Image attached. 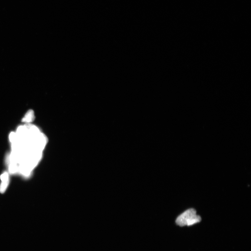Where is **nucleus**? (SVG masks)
<instances>
[{
  "label": "nucleus",
  "mask_w": 251,
  "mask_h": 251,
  "mask_svg": "<svg viewBox=\"0 0 251 251\" xmlns=\"http://www.w3.org/2000/svg\"><path fill=\"white\" fill-rule=\"evenodd\" d=\"M2 183L0 185V192L4 193L9 185V174L6 172H4L1 176Z\"/></svg>",
  "instance_id": "f03ea898"
},
{
  "label": "nucleus",
  "mask_w": 251,
  "mask_h": 251,
  "mask_svg": "<svg viewBox=\"0 0 251 251\" xmlns=\"http://www.w3.org/2000/svg\"><path fill=\"white\" fill-rule=\"evenodd\" d=\"M34 114L32 110H30L27 112L23 119V122L26 124H31L34 119Z\"/></svg>",
  "instance_id": "7ed1b4c3"
},
{
  "label": "nucleus",
  "mask_w": 251,
  "mask_h": 251,
  "mask_svg": "<svg viewBox=\"0 0 251 251\" xmlns=\"http://www.w3.org/2000/svg\"><path fill=\"white\" fill-rule=\"evenodd\" d=\"M200 216L197 215L195 209H188L180 215L177 218L176 223L180 226H190L200 222Z\"/></svg>",
  "instance_id": "f257e3e1"
}]
</instances>
